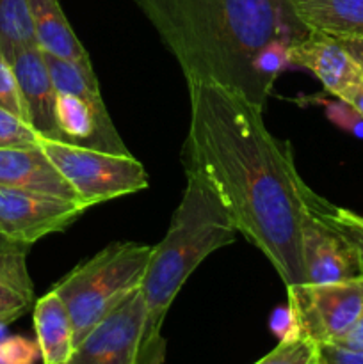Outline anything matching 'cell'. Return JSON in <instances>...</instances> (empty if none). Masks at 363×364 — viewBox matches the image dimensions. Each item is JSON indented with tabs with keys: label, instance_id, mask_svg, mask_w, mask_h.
<instances>
[{
	"label": "cell",
	"instance_id": "obj_21",
	"mask_svg": "<svg viewBox=\"0 0 363 364\" xmlns=\"http://www.w3.org/2000/svg\"><path fill=\"white\" fill-rule=\"evenodd\" d=\"M320 210H322L324 217H326L327 220H331V223L337 226V230L340 231L349 242H351L356 255H358L359 265H362V272H363V228L351 219L349 210L338 208V206H331L327 201H322Z\"/></svg>",
	"mask_w": 363,
	"mask_h": 364
},
{
	"label": "cell",
	"instance_id": "obj_17",
	"mask_svg": "<svg viewBox=\"0 0 363 364\" xmlns=\"http://www.w3.org/2000/svg\"><path fill=\"white\" fill-rule=\"evenodd\" d=\"M38 45L28 0H0V52L13 59L18 50Z\"/></svg>",
	"mask_w": 363,
	"mask_h": 364
},
{
	"label": "cell",
	"instance_id": "obj_25",
	"mask_svg": "<svg viewBox=\"0 0 363 364\" xmlns=\"http://www.w3.org/2000/svg\"><path fill=\"white\" fill-rule=\"evenodd\" d=\"M166 340L162 338V334L152 338L148 341H142L141 348H139L137 359L135 364H164L166 359Z\"/></svg>",
	"mask_w": 363,
	"mask_h": 364
},
{
	"label": "cell",
	"instance_id": "obj_12",
	"mask_svg": "<svg viewBox=\"0 0 363 364\" xmlns=\"http://www.w3.org/2000/svg\"><path fill=\"white\" fill-rule=\"evenodd\" d=\"M0 185L78 201L73 187L39 144L0 148Z\"/></svg>",
	"mask_w": 363,
	"mask_h": 364
},
{
	"label": "cell",
	"instance_id": "obj_10",
	"mask_svg": "<svg viewBox=\"0 0 363 364\" xmlns=\"http://www.w3.org/2000/svg\"><path fill=\"white\" fill-rule=\"evenodd\" d=\"M290 66L312 71L327 92L340 96L351 85L363 82V70L349 52L344 39L310 31L288 48Z\"/></svg>",
	"mask_w": 363,
	"mask_h": 364
},
{
	"label": "cell",
	"instance_id": "obj_3",
	"mask_svg": "<svg viewBox=\"0 0 363 364\" xmlns=\"http://www.w3.org/2000/svg\"><path fill=\"white\" fill-rule=\"evenodd\" d=\"M238 230L212 185L187 167V185L174 210L166 237L153 245L141 283L146 302L142 341L159 336L167 309L199 263L217 249L235 242Z\"/></svg>",
	"mask_w": 363,
	"mask_h": 364
},
{
	"label": "cell",
	"instance_id": "obj_11",
	"mask_svg": "<svg viewBox=\"0 0 363 364\" xmlns=\"http://www.w3.org/2000/svg\"><path fill=\"white\" fill-rule=\"evenodd\" d=\"M21 98L28 116V124L39 137L63 141L56 119V87L46 68L43 50L38 45L18 50L11 59Z\"/></svg>",
	"mask_w": 363,
	"mask_h": 364
},
{
	"label": "cell",
	"instance_id": "obj_14",
	"mask_svg": "<svg viewBox=\"0 0 363 364\" xmlns=\"http://www.w3.org/2000/svg\"><path fill=\"white\" fill-rule=\"evenodd\" d=\"M36 341L43 364H68L75 352L70 313L56 291H48L34 304Z\"/></svg>",
	"mask_w": 363,
	"mask_h": 364
},
{
	"label": "cell",
	"instance_id": "obj_32",
	"mask_svg": "<svg viewBox=\"0 0 363 364\" xmlns=\"http://www.w3.org/2000/svg\"><path fill=\"white\" fill-rule=\"evenodd\" d=\"M320 348V347H319ZM315 364H324V361H322V358H320V355H319V359H317V363Z\"/></svg>",
	"mask_w": 363,
	"mask_h": 364
},
{
	"label": "cell",
	"instance_id": "obj_22",
	"mask_svg": "<svg viewBox=\"0 0 363 364\" xmlns=\"http://www.w3.org/2000/svg\"><path fill=\"white\" fill-rule=\"evenodd\" d=\"M41 355L38 341L23 336H7L0 340V364H36Z\"/></svg>",
	"mask_w": 363,
	"mask_h": 364
},
{
	"label": "cell",
	"instance_id": "obj_1",
	"mask_svg": "<svg viewBox=\"0 0 363 364\" xmlns=\"http://www.w3.org/2000/svg\"><path fill=\"white\" fill-rule=\"evenodd\" d=\"M189 166L203 174L244 235L287 287L305 283L301 228L315 192L292 148L263 123L260 107L212 82L187 84Z\"/></svg>",
	"mask_w": 363,
	"mask_h": 364
},
{
	"label": "cell",
	"instance_id": "obj_9",
	"mask_svg": "<svg viewBox=\"0 0 363 364\" xmlns=\"http://www.w3.org/2000/svg\"><path fill=\"white\" fill-rule=\"evenodd\" d=\"M322 198L315 194L301 228L305 283H338L362 277V265L351 242L324 217Z\"/></svg>",
	"mask_w": 363,
	"mask_h": 364
},
{
	"label": "cell",
	"instance_id": "obj_29",
	"mask_svg": "<svg viewBox=\"0 0 363 364\" xmlns=\"http://www.w3.org/2000/svg\"><path fill=\"white\" fill-rule=\"evenodd\" d=\"M345 45H347L349 52L352 53V57L358 60V64L362 66V70H363V41H345Z\"/></svg>",
	"mask_w": 363,
	"mask_h": 364
},
{
	"label": "cell",
	"instance_id": "obj_2",
	"mask_svg": "<svg viewBox=\"0 0 363 364\" xmlns=\"http://www.w3.org/2000/svg\"><path fill=\"white\" fill-rule=\"evenodd\" d=\"M187 84L212 82L263 109L270 89L256 59L276 41L308 34L288 0H137Z\"/></svg>",
	"mask_w": 363,
	"mask_h": 364
},
{
	"label": "cell",
	"instance_id": "obj_28",
	"mask_svg": "<svg viewBox=\"0 0 363 364\" xmlns=\"http://www.w3.org/2000/svg\"><path fill=\"white\" fill-rule=\"evenodd\" d=\"M338 100L349 103V105H351L352 109H354L356 112L363 117V82H359V84H354V85H351V87L345 89V91L338 96Z\"/></svg>",
	"mask_w": 363,
	"mask_h": 364
},
{
	"label": "cell",
	"instance_id": "obj_31",
	"mask_svg": "<svg viewBox=\"0 0 363 364\" xmlns=\"http://www.w3.org/2000/svg\"><path fill=\"white\" fill-rule=\"evenodd\" d=\"M4 245H11V244H9V242H6V240H4L2 237H0V247H4Z\"/></svg>",
	"mask_w": 363,
	"mask_h": 364
},
{
	"label": "cell",
	"instance_id": "obj_13",
	"mask_svg": "<svg viewBox=\"0 0 363 364\" xmlns=\"http://www.w3.org/2000/svg\"><path fill=\"white\" fill-rule=\"evenodd\" d=\"M308 31L345 41H363V0H288Z\"/></svg>",
	"mask_w": 363,
	"mask_h": 364
},
{
	"label": "cell",
	"instance_id": "obj_26",
	"mask_svg": "<svg viewBox=\"0 0 363 364\" xmlns=\"http://www.w3.org/2000/svg\"><path fill=\"white\" fill-rule=\"evenodd\" d=\"M270 329H273V333L276 334L278 340H287V338L298 336L288 306L287 308H278L276 311L273 313V318H270Z\"/></svg>",
	"mask_w": 363,
	"mask_h": 364
},
{
	"label": "cell",
	"instance_id": "obj_20",
	"mask_svg": "<svg viewBox=\"0 0 363 364\" xmlns=\"http://www.w3.org/2000/svg\"><path fill=\"white\" fill-rule=\"evenodd\" d=\"M38 132L23 121L14 116L9 110L0 107V148H14V146H36L38 144Z\"/></svg>",
	"mask_w": 363,
	"mask_h": 364
},
{
	"label": "cell",
	"instance_id": "obj_4",
	"mask_svg": "<svg viewBox=\"0 0 363 364\" xmlns=\"http://www.w3.org/2000/svg\"><path fill=\"white\" fill-rule=\"evenodd\" d=\"M152 245L116 242L75 267L52 288L70 313L75 348L134 290L141 288Z\"/></svg>",
	"mask_w": 363,
	"mask_h": 364
},
{
	"label": "cell",
	"instance_id": "obj_18",
	"mask_svg": "<svg viewBox=\"0 0 363 364\" xmlns=\"http://www.w3.org/2000/svg\"><path fill=\"white\" fill-rule=\"evenodd\" d=\"M319 355V345L305 336H294L280 340L273 352L255 364H315Z\"/></svg>",
	"mask_w": 363,
	"mask_h": 364
},
{
	"label": "cell",
	"instance_id": "obj_24",
	"mask_svg": "<svg viewBox=\"0 0 363 364\" xmlns=\"http://www.w3.org/2000/svg\"><path fill=\"white\" fill-rule=\"evenodd\" d=\"M320 358L324 364H363V352L340 345H320Z\"/></svg>",
	"mask_w": 363,
	"mask_h": 364
},
{
	"label": "cell",
	"instance_id": "obj_8",
	"mask_svg": "<svg viewBox=\"0 0 363 364\" xmlns=\"http://www.w3.org/2000/svg\"><path fill=\"white\" fill-rule=\"evenodd\" d=\"M144 326L146 302L137 288L93 327L68 364H135Z\"/></svg>",
	"mask_w": 363,
	"mask_h": 364
},
{
	"label": "cell",
	"instance_id": "obj_7",
	"mask_svg": "<svg viewBox=\"0 0 363 364\" xmlns=\"http://www.w3.org/2000/svg\"><path fill=\"white\" fill-rule=\"evenodd\" d=\"M85 210L88 206L75 199L0 185V237L28 247L46 235L64 231Z\"/></svg>",
	"mask_w": 363,
	"mask_h": 364
},
{
	"label": "cell",
	"instance_id": "obj_6",
	"mask_svg": "<svg viewBox=\"0 0 363 364\" xmlns=\"http://www.w3.org/2000/svg\"><path fill=\"white\" fill-rule=\"evenodd\" d=\"M287 294L298 336L319 347L337 345L363 309V276L338 283L290 284Z\"/></svg>",
	"mask_w": 363,
	"mask_h": 364
},
{
	"label": "cell",
	"instance_id": "obj_15",
	"mask_svg": "<svg viewBox=\"0 0 363 364\" xmlns=\"http://www.w3.org/2000/svg\"><path fill=\"white\" fill-rule=\"evenodd\" d=\"M28 7L36 43L43 52L60 59L91 63L88 50L78 41L70 21L64 16L59 0H28Z\"/></svg>",
	"mask_w": 363,
	"mask_h": 364
},
{
	"label": "cell",
	"instance_id": "obj_5",
	"mask_svg": "<svg viewBox=\"0 0 363 364\" xmlns=\"http://www.w3.org/2000/svg\"><path fill=\"white\" fill-rule=\"evenodd\" d=\"M38 144L88 208L144 191L149 183L142 164L130 153H107L46 137H39Z\"/></svg>",
	"mask_w": 363,
	"mask_h": 364
},
{
	"label": "cell",
	"instance_id": "obj_30",
	"mask_svg": "<svg viewBox=\"0 0 363 364\" xmlns=\"http://www.w3.org/2000/svg\"><path fill=\"white\" fill-rule=\"evenodd\" d=\"M349 215H351V219L354 220L356 224H359V226L363 228V215H358V213H352L351 210H349Z\"/></svg>",
	"mask_w": 363,
	"mask_h": 364
},
{
	"label": "cell",
	"instance_id": "obj_27",
	"mask_svg": "<svg viewBox=\"0 0 363 364\" xmlns=\"http://www.w3.org/2000/svg\"><path fill=\"white\" fill-rule=\"evenodd\" d=\"M337 345L345 348H351V350L363 352V309L359 313V316L356 318V322L352 323L351 329L345 333V336L338 341Z\"/></svg>",
	"mask_w": 363,
	"mask_h": 364
},
{
	"label": "cell",
	"instance_id": "obj_19",
	"mask_svg": "<svg viewBox=\"0 0 363 364\" xmlns=\"http://www.w3.org/2000/svg\"><path fill=\"white\" fill-rule=\"evenodd\" d=\"M0 107L28 123L27 110H25L13 64L2 52H0Z\"/></svg>",
	"mask_w": 363,
	"mask_h": 364
},
{
	"label": "cell",
	"instance_id": "obj_23",
	"mask_svg": "<svg viewBox=\"0 0 363 364\" xmlns=\"http://www.w3.org/2000/svg\"><path fill=\"white\" fill-rule=\"evenodd\" d=\"M326 109L327 117H330L335 124H338V127L344 128V130L351 132L356 137L363 139V117L359 116L349 103L342 102V100L333 103L327 102Z\"/></svg>",
	"mask_w": 363,
	"mask_h": 364
},
{
	"label": "cell",
	"instance_id": "obj_16",
	"mask_svg": "<svg viewBox=\"0 0 363 364\" xmlns=\"http://www.w3.org/2000/svg\"><path fill=\"white\" fill-rule=\"evenodd\" d=\"M34 304V284L27 269L25 245L0 247V331Z\"/></svg>",
	"mask_w": 363,
	"mask_h": 364
}]
</instances>
